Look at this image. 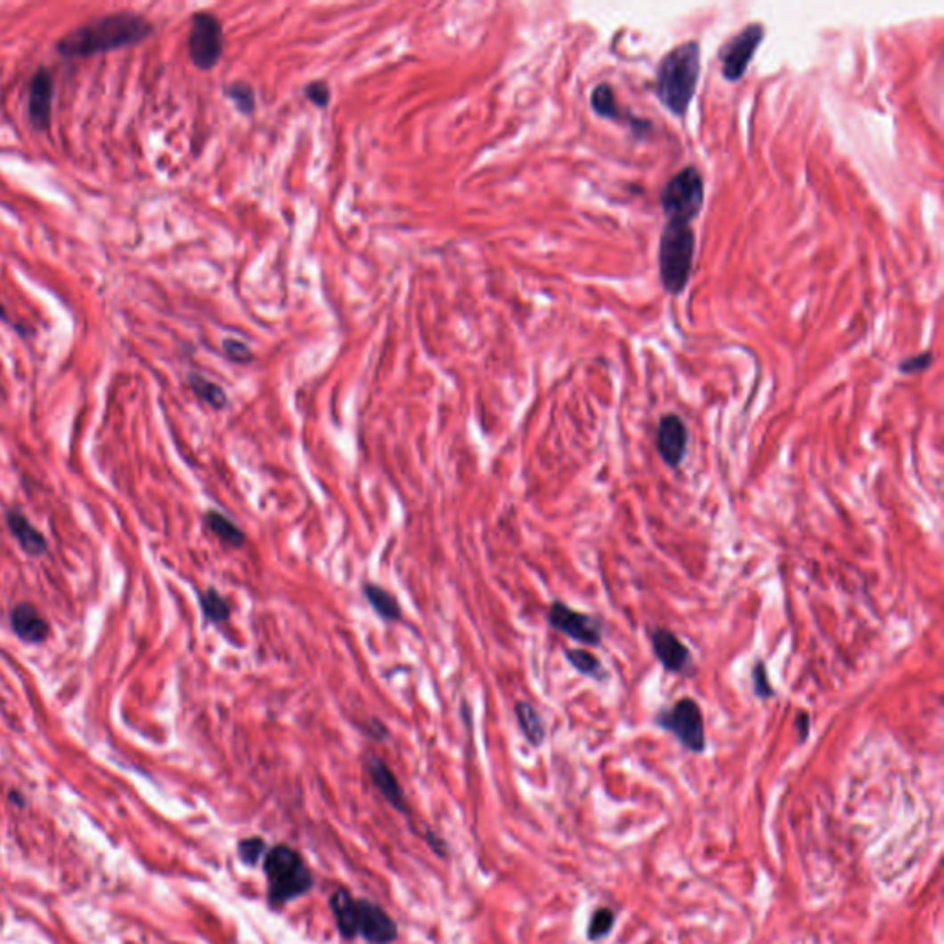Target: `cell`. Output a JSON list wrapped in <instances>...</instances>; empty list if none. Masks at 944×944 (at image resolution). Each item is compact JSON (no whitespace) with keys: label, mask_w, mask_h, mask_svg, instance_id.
I'll use <instances>...</instances> for the list:
<instances>
[{"label":"cell","mask_w":944,"mask_h":944,"mask_svg":"<svg viewBox=\"0 0 944 944\" xmlns=\"http://www.w3.org/2000/svg\"><path fill=\"white\" fill-rule=\"evenodd\" d=\"M10 623L13 633L30 644H41L50 637L48 622L30 603H19L10 613Z\"/></svg>","instance_id":"5bb4252c"},{"label":"cell","mask_w":944,"mask_h":944,"mask_svg":"<svg viewBox=\"0 0 944 944\" xmlns=\"http://www.w3.org/2000/svg\"><path fill=\"white\" fill-rule=\"evenodd\" d=\"M363 732L367 734V736H371L373 740H386L389 736L386 725L380 720H371L370 725L363 727Z\"/></svg>","instance_id":"4dcf8cb0"},{"label":"cell","mask_w":944,"mask_h":944,"mask_svg":"<svg viewBox=\"0 0 944 944\" xmlns=\"http://www.w3.org/2000/svg\"><path fill=\"white\" fill-rule=\"evenodd\" d=\"M189 386H191L194 395L201 403L211 406L213 410H224L229 404V399L225 395L224 387L218 386L213 380H208V378H205L201 375H194L192 373V375H189Z\"/></svg>","instance_id":"7402d4cb"},{"label":"cell","mask_w":944,"mask_h":944,"mask_svg":"<svg viewBox=\"0 0 944 944\" xmlns=\"http://www.w3.org/2000/svg\"><path fill=\"white\" fill-rule=\"evenodd\" d=\"M6 522H8V528L12 532V535L15 537V541L19 542V546L24 549L26 554L28 556H34V557H39L45 554L46 549V541L43 537V533L32 526V522L26 518L20 511L17 509H12L6 517Z\"/></svg>","instance_id":"e0dca14e"},{"label":"cell","mask_w":944,"mask_h":944,"mask_svg":"<svg viewBox=\"0 0 944 944\" xmlns=\"http://www.w3.org/2000/svg\"><path fill=\"white\" fill-rule=\"evenodd\" d=\"M224 52V30L216 15L198 12L192 15L189 32V54L192 63L201 70H211L218 65Z\"/></svg>","instance_id":"ba28073f"},{"label":"cell","mask_w":944,"mask_h":944,"mask_svg":"<svg viewBox=\"0 0 944 944\" xmlns=\"http://www.w3.org/2000/svg\"><path fill=\"white\" fill-rule=\"evenodd\" d=\"M0 320H3V321L8 320V318H6V310H4V305H3V303H0Z\"/></svg>","instance_id":"d6a6232c"},{"label":"cell","mask_w":944,"mask_h":944,"mask_svg":"<svg viewBox=\"0 0 944 944\" xmlns=\"http://www.w3.org/2000/svg\"><path fill=\"white\" fill-rule=\"evenodd\" d=\"M548 622L556 631L563 633L565 637L585 644V646H599L603 639L601 625L596 618L575 611L568 607L563 601H554L548 611Z\"/></svg>","instance_id":"30bf717a"},{"label":"cell","mask_w":944,"mask_h":944,"mask_svg":"<svg viewBox=\"0 0 944 944\" xmlns=\"http://www.w3.org/2000/svg\"><path fill=\"white\" fill-rule=\"evenodd\" d=\"M266 843L262 837H248L239 843V856L249 867H255V865L266 856Z\"/></svg>","instance_id":"4316f807"},{"label":"cell","mask_w":944,"mask_h":944,"mask_svg":"<svg viewBox=\"0 0 944 944\" xmlns=\"http://www.w3.org/2000/svg\"><path fill=\"white\" fill-rule=\"evenodd\" d=\"M330 909L344 939L362 937L370 944H391L399 935L395 921L378 904L353 899L346 889H338L330 897Z\"/></svg>","instance_id":"3957f363"},{"label":"cell","mask_w":944,"mask_h":944,"mask_svg":"<svg viewBox=\"0 0 944 944\" xmlns=\"http://www.w3.org/2000/svg\"><path fill=\"white\" fill-rule=\"evenodd\" d=\"M797 732H799V742L804 744L806 738L810 736V716L806 712H801V716H797Z\"/></svg>","instance_id":"1f68e13d"},{"label":"cell","mask_w":944,"mask_h":944,"mask_svg":"<svg viewBox=\"0 0 944 944\" xmlns=\"http://www.w3.org/2000/svg\"><path fill=\"white\" fill-rule=\"evenodd\" d=\"M590 106H592V111L601 117V118H607V120H618V122H623L627 126H631L633 129H647L651 127L649 122L646 120H639L637 117L633 115H627L623 113L618 103H616V98H614V91L609 84H599L594 91H592V96H590Z\"/></svg>","instance_id":"2e32d148"},{"label":"cell","mask_w":944,"mask_h":944,"mask_svg":"<svg viewBox=\"0 0 944 944\" xmlns=\"http://www.w3.org/2000/svg\"><path fill=\"white\" fill-rule=\"evenodd\" d=\"M655 723L663 730L673 734L687 751L703 753L706 749L704 718L699 703L694 697L685 696L677 699L670 708H663L655 716Z\"/></svg>","instance_id":"52a82bcc"},{"label":"cell","mask_w":944,"mask_h":944,"mask_svg":"<svg viewBox=\"0 0 944 944\" xmlns=\"http://www.w3.org/2000/svg\"><path fill=\"white\" fill-rule=\"evenodd\" d=\"M751 680H753V692L758 699H771L775 696V688L771 685L769 680V673H768V666L764 664V661H756L754 666H753V671H751Z\"/></svg>","instance_id":"484cf974"},{"label":"cell","mask_w":944,"mask_h":944,"mask_svg":"<svg viewBox=\"0 0 944 944\" xmlns=\"http://www.w3.org/2000/svg\"><path fill=\"white\" fill-rule=\"evenodd\" d=\"M688 428L683 419L675 413L661 417L657 428V451L670 468L683 463L688 451Z\"/></svg>","instance_id":"7c38bea8"},{"label":"cell","mask_w":944,"mask_h":944,"mask_svg":"<svg viewBox=\"0 0 944 944\" xmlns=\"http://www.w3.org/2000/svg\"><path fill=\"white\" fill-rule=\"evenodd\" d=\"M363 598L370 603L375 614L386 622H401L403 620V609L397 598L393 596L389 590L377 583H365L362 587Z\"/></svg>","instance_id":"d6986e66"},{"label":"cell","mask_w":944,"mask_h":944,"mask_svg":"<svg viewBox=\"0 0 944 944\" xmlns=\"http://www.w3.org/2000/svg\"><path fill=\"white\" fill-rule=\"evenodd\" d=\"M701 76V48L687 41L671 48L661 60L655 77V94L675 117H685L694 100Z\"/></svg>","instance_id":"7a4b0ae2"},{"label":"cell","mask_w":944,"mask_h":944,"mask_svg":"<svg viewBox=\"0 0 944 944\" xmlns=\"http://www.w3.org/2000/svg\"><path fill=\"white\" fill-rule=\"evenodd\" d=\"M614 921H616V916H614L613 909H609V907L596 909L592 913L590 923H589V933H587L589 939L590 940H599V939L606 937L611 932V928L614 926Z\"/></svg>","instance_id":"cb8c5ba5"},{"label":"cell","mask_w":944,"mask_h":944,"mask_svg":"<svg viewBox=\"0 0 944 944\" xmlns=\"http://www.w3.org/2000/svg\"><path fill=\"white\" fill-rule=\"evenodd\" d=\"M305 94L306 98L313 103V106L318 108H325L329 100H330V89L325 82L318 80V82H310L306 87H305Z\"/></svg>","instance_id":"f546056e"},{"label":"cell","mask_w":944,"mask_h":944,"mask_svg":"<svg viewBox=\"0 0 944 944\" xmlns=\"http://www.w3.org/2000/svg\"><path fill=\"white\" fill-rule=\"evenodd\" d=\"M649 640L655 657L670 673L683 675L692 668V653L688 646L666 627L649 631Z\"/></svg>","instance_id":"8fae6325"},{"label":"cell","mask_w":944,"mask_h":944,"mask_svg":"<svg viewBox=\"0 0 944 944\" xmlns=\"http://www.w3.org/2000/svg\"><path fill=\"white\" fill-rule=\"evenodd\" d=\"M199 607H201V613H203L205 620L211 622V623L222 625V623L229 622V618H231L229 601L213 587L207 589L199 596Z\"/></svg>","instance_id":"603a6c76"},{"label":"cell","mask_w":944,"mask_h":944,"mask_svg":"<svg viewBox=\"0 0 944 944\" xmlns=\"http://www.w3.org/2000/svg\"><path fill=\"white\" fill-rule=\"evenodd\" d=\"M367 773H370L375 788L382 793V797L395 808L397 811H401V814H408V802H406V795L401 788V784L397 780V777L393 775V771L386 766V762H382V760L378 756H373L370 754L367 756Z\"/></svg>","instance_id":"9a60e30c"},{"label":"cell","mask_w":944,"mask_h":944,"mask_svg":"<svg viewBox=\"0 0 944 944\" xmlns=\"http://www.w3.org/2000/svg\"><path fill=\"white\" fill-rule=\"evenodd\" d=\"M933 362V354L930 351H924L921 354L916 356H909L906 358L904 362L899 363V371L904 373V375H911V373H921V371H926L928 367L932 365Z\"/></svg>","instance_id":"83f0119b"},{"label":"cell","mask_w":944,"mask_h":944,"mask_svg":"<svg viewBox=\"0 0 944 944\" xmlns=\"http://www.w3.org/2000/svg\"><path fill=\"white\" fill-rule=\"evenodd\" d=\"M565 657L574 666V670H578L582 675L592 680H598V683H603V680L607 679L606 666H603V663L596 657L594 653L587 649L572 647V649H565Z\"/></svg>","instance_id":"44dd1931"},{"label":"cell","mask_w":944,"mask_h":944,"mask_svg":"<svg viewBox=\"0 0 944 944\" xmlns=\"http://www.w3.org/2000/svg\"><path fill=\"white\" fill-rule=\"evenodd\" d=\"M224 353L234 363H249L253 360L251 349L244 342H239V339H225Z\"/></svg>","instance_id":"f1b7e54d"},{"label":"cell","mask_w":944,"mask_h":944,"mask_svg":"<svg viewBox=\"0 0 944 944\" xmlns=\"http://www.w3.org/2000/svg\"><path fill=\"white\" fill-rule=\"evenodd\" d=\"M704 205V181L696 167L677 172L661 192V207L668 222L692 224Z\"/></svg>","instance_id":"8992f818"},{"label":"cell","mask_w":944,"mask_h":944,"mask_svg":"<svg viewBox=\"0 0 944 944\" xmlns=\"http://www.w3.org/2000/svg\"><path fill=\"white\" fill-rule=\"evenodd\" d=\"M696 255L692 224L666 222L659 242V275L664 290L680 296L688 286Z\"/></svg>","instance_id":"277c9868"},{"label":"cell","mask_w":944,"mask_h":944,"mask_svg":"<svg viewBox=\"0 0 944 944\" xmlns=\"http://www.w3.org/2000/svg\"><path fill=\"white\" fill-rule=\"evenodd\" d=\"M153 36V24L134 12H120L77 26L56 43L63 58H87L94 54L139 45Z\"/></svg>","instance_id":"6da1fadb"},{"label":"cell","mask_w":944,"mask_h":944,"mask_svg":"<svg viewBox=\"0 0 944 944\" xmlns=\"http://www.w3.org/2000/svg\"><path fill=\"white\" fill-rule=\"evenodd\" d=\"M766 37L764 24L751 22L745 28L734 36L720 52L721 74L727 82H738L747 72L758 46Z\"/></svg>","instance_id":"9c48e42d"},{"label":"cell","mask_w":944,"mask_h":944,"mask_svg":"<svg viewBox=\"0 0 944 944\" xmlns=\"http://www.w3.org/2000/svg\"><path fill=\"white\" fill-rule=\"evenodd\" d=\"M515 718H517V723H518L522 736L528 740V744L533 745V747L542 745V742L546 738V727H544V720L539 714L537 708L532 703H528V701H517L515 703Z\"/></svg>","instance_id":"ac0fdd59"},{"label":"cell","mask_w":944,"mask_h":944,"mask_svg":"<svg viewBox=\"0 0 944 944\" xmlns=\"http://www.w3.org/2000/svg\"><path fill=\"white\" fill-rule=\"evenodd\" d=\"M52 100H54V77L41 67L36 70L28 87V118L37 131H46L52 120Z\"/></svg>","instance_id":"4fadbf2b"},{"label":"cell","mask_w":944,"mask_h":944,"mask_svg":"<svg viewBox=\"0 0 944 944\" xmlns=\"http://www.w3.org/2000/svg\"><path fill=\"white\" fill-rule=\"evenodd\" d=\"M225 94L234 102V106L239 108L242 113H253L255 111V91L249 84L244 82H234L227 85Z\"/></svg>","instance_id":"d4e9b609"},{"label":"cell","mask_w":944,"mask_h":944,"mask_svg":"<svg viewBox=\"0 0 944 944\" xmlns=\"http://www.w3.org/2000/svg\"><path fill=\"white\" fill-rule=\"evenodd\" d=\"M264 873L268 878V899L275 907L306 895L313 887V876L303 858L286 845H277L266 852Z\"/></svg>","instance_id":"5b68a950"},{"label":"cell","mask_w":944,"mask_h":944,"mask_svg":"<svg viewBox=\"0 0 944 944\" xmlns=\"http://www.w3.org/2000/svg\"><path fill=\"white\" fill-rule=\"evenodd\" d=\"M205 526L208 528V532H211L222 544L229 546V548H242L244 542H246V533L236 526V524L225 517L224 513L216 511V509H211L207 511L205 517Z\"/></svg>","instance_id":"ffe728a7"}]
</instances>
